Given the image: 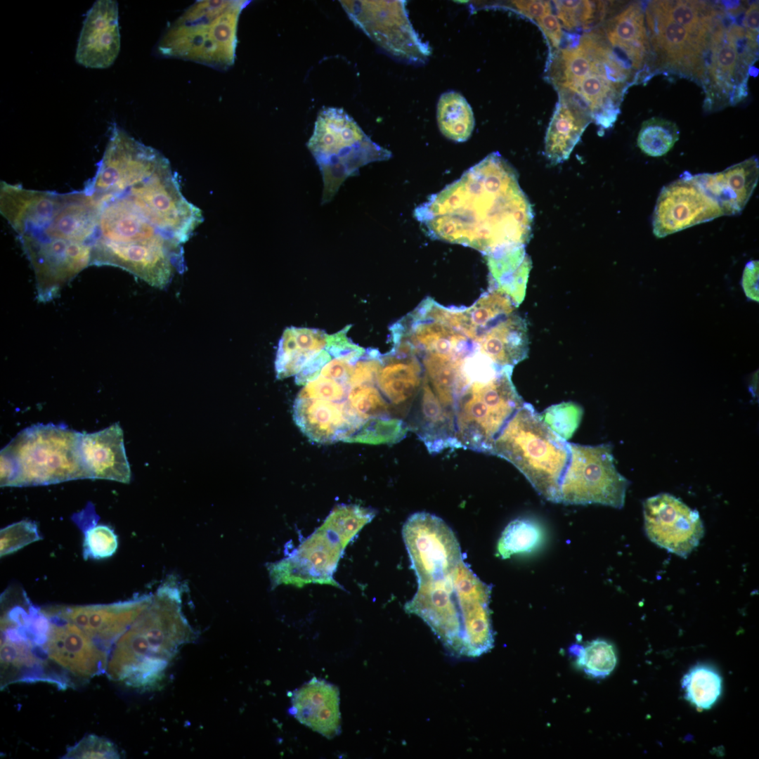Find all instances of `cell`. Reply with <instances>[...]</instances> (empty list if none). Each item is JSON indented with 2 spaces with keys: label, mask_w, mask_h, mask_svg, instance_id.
<instances>
[{
  "label": "cell",
  "mask_w": 759,
  "mask_h": 759,
  "mask_svg": "<svg viewBox=\"0 0 759 759\" xmlns=\"http://www.w3.org/2000/svg\"><path fill=\"white\" fill-rule=\"evenodd\" d=\"M84 190L98 212L96 266L146 279L185 264L183 245L203 221L157 150L141 143L108 150Z\"/></svg>",
  "instance_id": "1"
},
{
  "label": "cell",
  "mask_w": 759,
  "mask_h": 759,
  "mask_svg": "<svg viewBox=\"0 0 759 759\" xmlns=\"http://www.w3.org/2000/svg\"><path fill=\"white\" fill-rule=\"evenodd\" d=\"M414 214L431 238L469 247L484 255L526 245L534 217L517 171L498 152L429 196Z\"/></svg>",
  "instance_id": "2"
},
{
  "label": "cell",
  "mask_w": 759,
  "mask_h": 759,
  "mask_svg": "<svg viewBox=\"0 0 759 759\" xmlns=\"http://www.w3.org/2000/svg\"><path fill=\"white\" fill-rule=\"evenodd\" d=\"M0 212L16 233L39 289L58 292L91 266L98 212L83 189L58 193L1 181Z\"/></svg>",
  "instance_id": "3"
},
{
  "label": "cell",
  "mask_w": 759,
  "mask_h": 759,
  "mask_svg": "<svg viewBox=\"0 0 759 759\" xmlns=\"http://www.w3.org/2000/svg\"><path fill=\"white\" fill-rule=\"evenodd\" d=\"M82 432L38 424L20 432L1 450V486H27L91 479L81 452Z\"/></svg>",
  "instance_id": "4"
},
{
  "label": "cell",
  "mask_w": 759,
  "mask_h": 759,
  "mask_svg": "<svg viewBox=\"0 0 759 759\" xmlns=\"http://www.w3.org/2000/svg\"><path fill=\"white\" fill-rule=\"evenodd\" d=\"M248 1H197L163 33L156 46L161 56L226 70L235 62L237 30Z\"/></svg>",
  "instance_id": "5"
},
{
  "label": "cell",
  "mask_w": 759,
  "mask_h": 759,
  "mask_svg": "<svg viewBox=\"0 0 759 759\" xmlns=\"http://www.w3.org/2000/svg\"><path fill=\"white\" fill-rule=\"evenodd\" d=\"M511 462L543 498L559 502L562 480L571 459L569 443L553 432L528 403L495 439L491 454Z\"/></svg>",
  "instance_id": "6"
},
{
  "label": "cell",
  "mask_w": 759,
  "mask_h": 759,
  "mask_svg": "<svg viewBox=\"0 0 759 759\" xmlns=\"http://www.w3.org/2000/svg\"><path fill=\"white\" fill-rule=\"evenodd\" d=\"M375 515V510L357 505L336 506L287 557L268 564L271 587L319 583L342 588L333 578L338 562L347 545Z\"/></svg>",
  "instance_id": "7"
},
{
  "label": "cell",
  "mask_w": 759,
  "mask_h": 759,
  "mask_svg": "<svg viewBox=\"0 0 759 759\" xmlns=\"http://www.w3.org/2000/svg\"><path fill=\"white\" fill-rule=\"evenodd\" d=\"M306 145L322 175V205L332 201L345 180L361 167L392 156L342 108L333 107L319 111Z\"/></svg>",
  "instance_id": "8"
},
{
  "label": "cell",
  "mask_w": 759,
  "mask_h": 759,
  "mask_svg": "<svg viewBox=\"0 0 759 759\" xmlns=\"http://www.w3.org/2000/svg\"><path fill=\"white\" fill-rule=\"evenodd\" d=\"M504 368L469 382L455 407V439L460 448L491 454L493 443L524 401Z\"/></svg>",
  "instance_id": "9"
},
{
  "label": "cell",
  "mask_w": 759,
  "mask_h": 759,
  "mask_svg": "<svg viewBox=\"0 0 759 759\" xmlns=\"http://www.w3.org/2000/svg\"><path fill=\"white\" fill-rule=\"evenodd\" d=\"M178 587L164 583L149 606L115 642L110 651L105 674L110 680L143 685L154 671L152 650L171 630L184 625L181 618Z\"/></svg>",
  "instance_id": "10"
},
{
  "label": "cell",
  "mask_w": 759,
  "mask_h": 759,
  "mask_svg": "<svg viewBox=\"0 0 759 759\" xmlns=\"http://www.w3.org/2000/svg\"><path fill=\"white\" fill-rule=\"evenodd\" d=\"M571 459L562 480L559 502L623 507L629 481L614 464L612 446L569 443Z\"/></svg>",
  "instance_id": "11"
},
{
  "label": "cell",
  "mask_w": 759,
  "mask_h": 759,
  "mask_svg": "<svg viewBox=\"0 0 759 759\" xmlns=\"http://www.w3.org/2000/svg\"><path fill=\"white\" fill-rule=\"evenodd\" d=\"M722 15L711 35L703 84L710 105L734 103L746 96L748 68L758 50L757 39L741 25H726Z\"/></svg>",
  "instance_id": "12"
},
{
  "label": "cell",
  "mask_w": 759,
  "mask_h": 759,
  "mask_svg": "<svg viewBox=\"0 0 759 759\" xmlns=\"http://www.w3.org/2000/svg\"><path fill=\"white\" fill-rule=\"evenodd\" d=\"M353 23L393 56L424 63L431 49L413 29L404 1H340Z\"/></svg>",
  "instance_id": "13"
},
{
  "label": "cell",
  "mask_w": 759,
  "mask_h": 759,
  "mask_svg": "<svg viewBox=\"0 0 759 759\" xmlns=\"http://www.w3.org/2000/svg\"><path fill=\"white\" fill-rule=\"evenodd\" d=\"M644 12L651 53L658 65L703 84L711 33L696 32L670 20L650 2Z\"/></svg>",
  "instance_id": "14"
},
{
  "label": "cell",
  "mask_w": 759,
  "mask_h": 759,
  "mask_svg": "<svg viewBox=\"0 0 759 759\" xmlns=\"http://www.w3.org/2000/svg\"><path fill=\"white\" fill-rule=\"evenodd\" d=\"M402 535L417 581L447 576L462 559L453 531L434 514H413L405 522Z\"/></svg>",
  "instance_id": "15"
},
{
  "label": "cell",
  "mask_w": 759,
  "mask_h": 759,
  "mask_svg": "<svg viewBox=\"0 0 759 759\" xmlns=\"http://www.w3.org/2000/svg\"><path fill=\"white\" fill-rule=\"evenodd\" d=\"M643 515L649 539L681 557H687L703 537L704 526L698 511L670 493L646 499Z\"/></svg>",
  "instance_id": "16"
},
{
  "label": "cell",
  "mask_w": 759,
  "mask_h": 759,
  "mask_svg": "<svg viewBox=\"0 0 759 759\" xmlns=\"http://www.w3.org/2000/svg\"><path fill=\"white\" fill-rule=\"evenodd\" d=\"M47 616L51 623L44 650L67 687L73 683L71 677L87 680L105 673L108 652L77 625Z\"/></svg>",
  "instance_id": "17"
},
{
  "label": "cell",
  "mask_w": 759,
  "mask_h": 759,
  "mask_svg": "<svg viewBox=\"0 0 759 759\" xmlns=\"http://www.w3.org/2000/svg\"><path fill=\"white\" fill-rule=\"evenodd\" d=\"M722 216L719 205L693 175L685 172L661 190L652 216L653 233L661 238Z\"/></svg>",
  "instance_id": "18"
},
{
  "label": "cell",
  "mask_w": 759,
  "mask_h": 759,
  "mask_svg": "<svg viewBox=\"0 0 759 759\" xmlns=\"http://www.w3.org/2000/svg\"><path fill=\"white\" fill-rule=\"evenodd\" d=\"M452 573L417 581V591L405 604L404 609L407 613L421 618L450 654L467 656L463 625Z\"/></svg>",
  "instance_id": "19"
},
{
  "label": "cell",
  "mask_w": 759,
  "mask_h": 759,
  "mask_svg": "<svg viewBox=\"0 0 759 759\" xmlns=\"http://www.w3.org/2000/svg\"><path fill=\"white\" fill-rule=\"evenodd\" d=\"M153 598L143 595L107 604L54 605L41 609L47 616L77 625L110 654L115 642L149 606Z\"/></svg>",
  "instance_id": "20"
},
{
  "label": "cell",
  "mask_w": 759,
  "mask_h": 759,
  "mask_svg": "<svg viewBox=\"0 0 759 759\" xmlns=\"http://www.w3.org/2000/svg\"><path fill=\"white\" fill-rule=\"evenodd\" d=\"M463 625L467 657H476L493 646L489 602L491 588L460 560L452 573Z\"/></svg>",
  "instance_id": "21"
},
{
  "label": "cell",
  "mask_w": 759,
  "mask_h": 759,
  "mask_svg": "<svg viewBox=\"0 0 759 759\" xmlns=\"http://www.w3.org/2000/svg\"><path fill=\"white\" fill-rule=\"evenodd\" d=\"M120 50L118 4L114 0H98L83 22L75 59L86 67L111 66Z\"/></svg>",
  "instance_id": "22"
},
{
  "label": "cell",
  "mask_w": 759,
  "mask_h": 759,
  "mask_svg": "<svg viewBox=\"0 0 759 759\" xmlns=\"http://www.w3.org/2000/svg\"><path fill=\"white\" fill-rule=\"evenodd\" d=\"M338 687L313 677L292 692L290 714L300 723L332 739L341 733Z\"/></svg>",
  "instance_id": "23"
},
{
  "label": "cell",
  "mask_w": 759,
  "mask_h": 759,
  "mask_svg": "<svg viewBox=\"0 0 759 759\" xmlns=\"http://www.w3.org/2000/svg\"><path fill=\"white\" fill-rule=\"evenodd\" d=\"M642 6L632 3L599 31L616 56L632 71L641 70L651 53Z\"/></svg>",
  "instance_id": "24"
},
{
  "label": "cell",
  "mask_w": 759,
  "mask_h": 759,
  "mask_svg": "<svg viewBox=\"0 0 759 759\" xmlns=\"http://www.w3.org/2000/svg\"><path fill=\"white\" fill-rule=\"evenodd\" d=\"M81 452L91 479L129 483L131 469L119 423L98 432L82 433Z\"/></svg>",
  "instance_id": "25"
},
{
  "label": "cell",
  "mask_w": 759,
  "mask_h": 759,
  "mask_svg": "<svg viewBox=\"0 0 759 759\" xmlns=\"http://www.w3.org/2000/svg\"><path fill=\"white\" fill-rule=\"evenodd\" d=\"M758 158L751 157L713 174L693 175L694 179L720 207L725 216L739 214L751 198L758 181Z\"/></svg>",
  "instance_id": "26"
},
{
  "label": "cell",
  "mask_w": 759,
  "mask_h": 759,
  "mask_svg": "<svg viewBox=\"0 0 759 759\" xmlns=\"http://www.w3.org/2000/svg\"><path fill=\"white\" fill-rule=\"evenodd\" d=\"M423 374L422 365L413 354L382 356L377 385L396 417L404 422L420 390Z\"/></svg>",
  "instance_id": "27"
},
{
  "label": "cell",
  "mask_w": 759,
  "mask_h": 759,
  "mask_svg": "<svg viewBox=\"0 0 759 759\" xmlns=\"http://www.w3.org/2000/svg\"><path fill=\"white\" fill-rule=\"evenodd\" d=\"M528 344L526 322L516 311L498 321L476 341L479 352L501 368H513L526 358Z\"/></svg>",
  "instance_id": "28"
},
{
  "label": "cell",
  "mask_w": 759,
  "mask_h": 759,
  "mask_svg": "<svg viewBox=\"0 0 759 759\" xmlns=\"http://www.w3.org/2000/svg\"><path fill=\"white\" fill-rule=\"evenodd\" d=\"M559 98L545 140V155L554 164L569 158L584 130L592 121L588 110L578 101L561 93Z\"/></svg>",
  "instance_id": "29"
},
{
  "label": "cell",
  "mask_w": 759,
  "mask_h": 759,
  "mask_svg": "<svg viewBox=\"0 0 759 759\" xmlns=\"http://www.w3.org/2000/svg\"><path fill=\"white\" fill-rule=\"evenodd\" d=\"M493 289L517 307L523 301L532 263L525 245L505 247L484 255Z\"/></svg>",
  "instance_id": "30"
},
{
  "label": "cell",
  "mask_w": 759,
  "mask_h": 759,
  "mask_svg": "<svg viewBox=\"0 0 759 759\" xmlns=\"http://www.w3.org/2000/svg\"><path fill=\"white\" fill-rule=\"evenodd\" d=\"M328 335L307 327H287L279 341L275 360L277 379L298 374L316 356L325 349Z\"/></svg>",
  "instance_id": "31"
},
{
  "label": "cell",
  "mask_w": 759,
  "mask_h": 759,
  "mask_svg": "<svg viewBox=\"0 0 759 759\" xmlns=\"http://www.w3.org/2000/svg\"><path fill=\"white\" fill-rule=\"evenodd\" d=\"M72 520L84 535L82 555L84 559L108 558L116 552L117 536L111 527L98 523L99 517L91 502L74 514Z\"/></svg>",
  "instance_id": "32"
},
{
  "label": "cell",
  "mask_w": 759,
  "mask_h": 759,
  "mask_svg": "<svg viewBox=\"0 0 759 759\" xmlns=\"http://www.w3.org/2000/svg\"><path fill=\"white\" fill-rule=\"evenodd\" d=\"M436 118L442 134L456 142L467 141L475 124L469 104L462 94L453 91L446 92L440 96Z\"/></svg>",
  "instance_id": "33"
},
{
  "label": "cell",
  "mask_w": 759,
  "mask_h": 759,
  "mask_svg": "<svg viewBox=\"0 0 759 759\" xmlns=\"http://www.w3.org/2000/svg\"><path fill=\"white\" fill-rule=\"evenodd\" d=\"M650 4L670 20L686 28L711 34L722 11L702 1H653Z\"/></svg>",
  "instance_id": "34"
},
{
  "label": "cell",
  "mask_w": 759,
  "mask_h": 759,
  "mask_svg": "<svg viewBox=\"0 0 759 759\" xmlns=\"http://www.w3.org/2000/svg\"><path fill=\"white\" fill-rule=\"evenodd\" d=\"M544 538V530L536 521L516 519L502 532L497 544V556L507 559L514 554L530 553L540 547Z\"/></svg>",
  "instance_id": "35"
},
{
  "label": "cell",
  "mask_w": 759,
  "mask_h": 759,
  "mask_svg": "<svg viewBox=\"0 0 759 759\" xmlns=\"http://www.w3.org/2000/svg\"><path fill=\"white\" fill-rule=\"evenodd\" d=\"M685 698L698 708L709 709L721 694L722 679L711 666L699 664L683 677Z\"/></svg>",
  "instance_id": "36"
},
{
  "label": "cell",
  "mask_w": 759,
  "mask_h": 759,
  "mask_svg": "<svg viewBox=\"0 0 759 759\" xmlns=\"http://www.w3.org/2000/svg\"><path fill=\"white\" fill-rule=\"evenodd\" d=\"M680 131L675 123L660 117H651L642 124L637 143L640 149L650 157L667 154L678 141Z\"/></svg>",
  "instance_id": "37"
},
{
  "label": "cell",
  "mask_w": 759,
  "mask_h": 759,
  "mask_svg": "<svg viewBox=\"0 0 759 759\" xmlns=\"http://www.w3.org/2000/svg\"><path fill=\"white\" fill-rule=\"evenodd\" d=\"M580 648L577 662L588 675L604 678L615 668L617 663L616 651L606 640L596 639Z\"/></svg>",
  "instance_id": "38"
},
{
  "label": "cell",
  "mask_w": 759,
  "mask_h": 759,
  "mask_svg": "<svg viewBox=\"0 0 759 759\" xmlns=\"http://www.w3.org/2000/svg\"><path fill=\"white\" fill-rule=\"evenodd\" d=\"M557 18L567 30L586 28L598 16L602 17L605 4L591 1H554Z\"/></svg>",
  "instance_id": "39"
},
{
  "label": "cell",
  "mask_w": 759,
  "mask_h": 759,
  "mask_svg": "<svg viewBox=\"0 0 759 759\" xmlns=\"http://www.w3.org/2000/svg\"><path fill=\"white\" fill-rule=\"evenodd\" d=\"M540 415L553 432L566 441L578 428L583 409L573 402H563L550 406Z\"/></svg>",
  "instance_id": "40"
},
{
  "label": "cell",
  "mask_w": 759,
  "mask_h": 759,
  "mask_svg": "<svg viewBox=\"0 0 759 759\" xmlns=\"http://www.w3.org/2000/svg\"><path fill=\"white\" fill-rule=\"evenodd\" d=\"M36 523L22 520L2 528L0 532V555L11 554L23 547L40 540Z\"/></svg>",
  "instance_id": "41"
},
{
  "label": "cell",
  "mask_w": 759,
  "mask_h": 759,
  "mask_svg": "<svg viewBox=\"0 0 759 759\" xmlns=\"http://www.w3.org/2000/svg\"><path fill=\"white\" fill-rule=\"evenodd\" d=\"M119 755L113 743L110 740L94 734L83 737L74 746L67 749L63 758L106 759L119 758Z\"/></svg>",
  "instance_id": "42"
},
{
  "label": "cell",
  "mask_w": 759,
  "mask_h": 759,
  "mask_svg": "<svg viewBox=\"0 0 759 759\" xmlns=\"http://www.w3.org/2000/svg\"><path fill=\"white\" fill-rule=\"evenodd\" d=\"M536 22L546 37L550 46L555 49L559 48L563 32L557 16L551 12L540 17Z\"/></svg>",
  "instance_id": "43"
},
{
  "label": "cell",
  "mask_w": 759,
  "mask_h": 759,
  "mask_svg": "<svg viewBox=\"0 0 759 759\" xmlns=\"http://www.w3.org/2000/svg\"><path fill=\"white\" fill-rule=\"evenodd\" d=\"M332 358V356L326 348L323 349L296 375L295 382L298 385H305L307 382L316 378L319 375L322 368L330 361Z\"/></svg>",
  "instance_id": "44"
},
{
  "label": "cell",
  "mask_w": 759,
  "mask_h": 759,
  "mask_svg": "<svg viewBox=\"0 0 759 759\" xmlns=\"http://www.w3.org/2000/svg\"><path fill=\"white\" fill-rule=\"evenodd\" d=\"M509 4L518 13L532 20H537L544 15L552 12V5L547 1H512Z\"/></svg>",
  "instance_id": "45"
},
{
  "label": "cell",
  "mask_w": 759,
  "mask_h": 759,
  "mask_svg": "<svg viewBox=\"0 0 759 759\" xmlns=\"http://www.w3.org/2000/svg\"><path fill=\"white\" fill-rule=\"evenodd\" d=\"M741 284L747 298L758 301V261L746 264Z\"/></svg>",
  "instance_id": "46"
},
{
  "label": "cell",
  "mask_w": 759,
  "mask_h": 759,
  "mask_svg": "<svg viewBox=\"0 0 759 759\" xmlns=\"http://www.w3.org/2000/svg\"><path fill=\"white\" fill-rule=\"evenodd\" d=\"M758 3H752L746 9L743 27L751 37L757 39L758 34Z\"/></svg>",
  "instance_id": "47"
}]
</instances>
